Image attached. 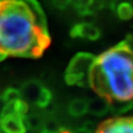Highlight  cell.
<instances>
[{"mask_svg":"<svg viewBox=\"0 0 133 133\" xmlns=\"http://www.w3.org/2000/svg\"><path fill=\"white\" fill-rule=\"evenodd\" d=\"M90 87L109 103L133 101V49L126 39L96 58Z\"/></svg>","mask_w":133,"mask_h":133,"instance_id":"obj_2","label":"cell"},{"mask_svg":"<svg viewBox=\"0 0 133 133\" xmlns=\"http://www.w3.org/2000/svg\"><path fill=\"white\" fill-rule=\"evenodd\" d=\"M70 36L72 38H87L89 41H96L101 37V31L93 24L87 23H78L74 25L70 31Z\"/></svg>","mask_w":133,"mask_h":133,"instance_id":"obj_7","label":"cell"},{"mask_svg":"<svg viewBox=\"0 0 133 133\" xmlns=\"http://www.w3.org/2000/svg\"><path fill=\"white\" fill-rule=\"evenodd\" d=\"M96 133H133V117L107 119L100 124Z\"/></svg>","mask_w":133,"mask_h":133,"instance_id":"obj_5","label":"cell"},{"mask_svg":"<svg viewBox=\"0 0 133 133\" xmlns=\"http://www.w3.org/2000/svg\"><path fill=\"white\" fill-rule=\"evenodd\" d=\"M21 99L26 103H32L39 108H45L50 103L52 95L48 88L38 81H29L20 90Z\"/></svg>","mask_w":133,"mask_h":133,"instance_id":"obj_4","label":"cell"},{"mask_svg":"<svg viewBox=\"0 0 133 133\" xmlns=\"http://www.w3.org/2000/svg\"><path fill=\"white\" fill-rule=\"evenodd\" d=\"M56 133H72L71 131H69V130H67V129H65V128H60L58 131H57Z\"/></svg>","mask_w":133,"mask_h":133,"instance_id":"obj_18","label":"cell"},{"mask_svg":"<svg viewBox=\"0 0 133 133\" xmlns=\"http://www.w3.org/2000/svg\"><path fill=\"white\" fill-rule=\"evenodd\" d=\"M3 98L8 104H12L21 99V93L19 90H16V89H8L4 93Z\"/></svg>","mask_w":133,"mask_h":133,"instance_id":"obj_13","label":"cell"},{"mask_svg":"<svg viewBox=\"0 0 133 133\" xmlns=\"http://www.w3.org/2000/svg\"><path fill=\"white\" fill-rule=\"evenodd\" d=\"M50 43L45 16L36 0H0V61L38 58Z\"/></svg>","mask_w":133,"mask_h":133,"instance_id":"obj_1","label":"cell"},{"mask_svg":"<svg viewBox=\"0 0 133 133\" xmlns=\"http://www.w3.org/2000/svg\"><path fill=\"white\" fill-rule=\"evenodd\" d=\"M60 128H61V126L55 120H48L44 125V130L49 131L51 133H56Z\"/></svg>","mask_w":133,"mask_h":133,"instance_id":"obj_14","label":"cell"},{"mask_svg":"<svg viewBox=\"0 0 133 133\" xmlns=\"http://www.w3.org/2000/svg\"><path fill=\"white\" fill-rule=\"evenodd\" d=\"M25 124L27 126V128L31 129H38L41 125H42V119L38 115H29V116H25Z\"/></svg>","mask_w":133,"mask_h":133,"instance_id":"obj_12","label":"cell"},{"mask_svg":"<svg viewBox=\"0 0 133 133\" xmlns=\"http://www.w3.org/2000/svg\"><path fill=\"white\" fill-rule=\"evenodd\" d=\"M75 133H90V132H89V131H87L86 129H84L83 127H82V128L78 129V130H77V131Z\"/></svg>","mask_w":133,"mask_h":133,"instance_id":"obj_19","label":"cell"},{"mask_svg":"<svg viewBox=\"0 0 133 133\" xmlns=\"http://www.w3.org/2000/svg\"><path fill=\"white\" fill-rule=\"evenodd\" d=\"M116 14L120 20L127 21L133 17V6L128 2H121L116 7Z\"/></svg>","mask_w":133,"mask_h":133,"instance_id":"obj_11","label":"cell"},{"mask_svg":"<svg viewBox=\"0 0 133 133\" xmlns=\"http://www.w3.org/2000/svg\"><path fill=\"white\" fill-rule=\"evenodd\" d=\"M41 133H51V132H49V131H46V130H44V129H43V130Z\"/></svg>","mask_w":133,"mask_h":133,"instance_id":"obj_20","label":"cell"},{"mask_svg":"<svg viewBox=\"0 0 133 133\" xmlns=\"http://www.w3.org/2000/svg\"><path fill=\"white\" fill-rule=\"evenodd\" d=\"M133 108V101H114L109 103V110L114 114H121Z\"/></svg>","mask_w":133,"mask_h":133,"instance_id":"obj_10","label":"cell"},{"mask_svg":"<svg viewBox=\"0 0 133 133\" xmlns=\"http://www.w3.org/2000/svg\"><path fill=\"white\" fill-rule=\"evenodd\" d=\"M109 110V103L108 101L99 97L97 99L88 100V112L98 116L105 115Z\"/></svg>","mask_w":133,"mask_h":133,"instance_id":"obj_8","label":"cell"},{"mask_svg":"<svg viewBox=\"0 0 133 133\" xmlns=\"http://www.w3.org/2000/svg\"><path fill=\"white\" fill-rule=\"evenodd\" d=\"M8 107V103L4 100L3 97L0 98V117H2L6 112V109Z\"/></svg>","mask_w":133,"mask_h":133,"instance_id":"obj_16","label":"cell"},{"mask_svg":"<svg viewBox=\"0 0 133 133\" xmlns=\"http://www.w3.org/2000/svg\"><path fill=\"white\" fill-rule=\"evenodd\" d=\"M97 57L88 52H79L72 58L65 73V82L70 86L90 87V73Z\"/></svg>","mask_w":133,"mask_h":133,"instance_id":"obj_3","label":"cell"},{"mask_svg":"<svg viewBox=\"0 0 133 133\" xmlns=\"http://www.w3.org/2000/svg\"><path fill=\"white\" fill-rule=\"evenodd\" d=\"M72 0H53V5L57 9H65L69 4H71Z\"/></svg>","mask_w":133,"mask_h":133,"instance_id":"obj_15","label":"cell"},{"mask_svg":"<svg viewBox=\"0 0 133 133\" xmlns=\"http://www.w3.org/2000/svg\"><path fill=\"white\" fill-rule=\"evenodd\" d=\"M0 129L4 133H26L25 116L16 114H7L0 117Z\"/></svg>","mask_w":133,"mask_h":133,"instance_id":"obj_6","label":"cell"},{"mask_svg":"<svg viewBox=\"0 0 133 133\" xmlns=\"http://www.w3.org/2000/svg\"><path fill=\"white\" fill-rule=\"evenodd\" d=\"M68 112L72 116H82L88 112V100L86 99H74L68 105Z\"/></svg>","mask_w":133,"mask_h":133,"instance_id":"obj_9","label":"cell"},{"mask_svg":"<svg viewBox=\"0 0 133 133\" xmlns=\"http://www.w3.org/2000/svg\"><path fill=\"white\" fill-rule=\"evenodd\" d=\"M83 128L86 129L87 131H89L90 133H93V131H94V123L91 122V121H87V122L84 124Z\"/></svg>","mask_w":133,"mask_h":133,"instance_id":"obj_17","label":"cell"}]
</instances>
